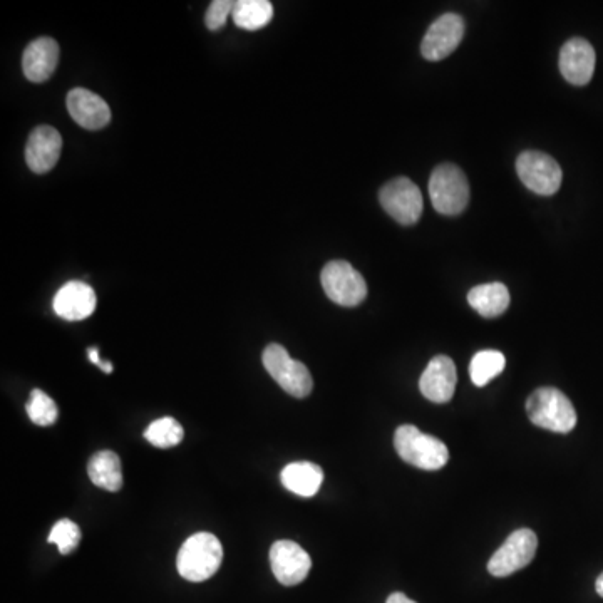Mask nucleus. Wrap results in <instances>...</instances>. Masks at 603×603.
<instances>
[{"label": "nucleus", "instance_id": "1", "mask_svg": "<svg viewBox=\"0 0 603 603\" xmlns=\"http://www.w3.org/2000/svg\"><path fill=\"white\" fill-rule=\"evenodd\" d=\"M223 547L217 536L201 531L181 545L176 567L188 582H205L222 567Z\"/></svg>", "mask_w": 603, "mask_h": 603}, {"label": "nucleus", "instance_id": "2", "mask_svg": "<svg viewBox=\"0 0 603 603\" xmlns=\"http://www.w3.org/2000/svg\"><path fill=\"white\" fill-rule=\"evenodd\" d=\"M531 423L552 433L567 434L577 426L572 401L557 387H540L526 401Z\"/></svg>", "mask_w": 603, "mask_h": 603}, {"label": "nucleus", "instance_id": "3", "mask_svg": "<svg viewBox=\"0 0 603 603\" xmlns=\"http://www.w3.org/2000/svg\"><path fill=\"white\" fill-rule=\"evenodd\" d=\"M394 446L402 461L419 469L436 471L448 463V446L434 436L421 433L413 424H402L397 428Z\"/></svg>", "mask_w": 603, "mask_h": 603}, {"label": "nucleus", "instance_id": "4", "mask_svg": "<svg viewBox=\"0 0 603 603\" xmlns=\"http://www.w3.org/2000/svg\"><path fill=\"white\" fill-rule=\"evenodd\" d=\"M429 196L441 215H459L468 207L469 185L461 168L451 163L439 165L429 180Z\"/></svg>", "mask_w": 603, "mask_h": 603}, {"label": "nucleus", "instance_id": "5", "mask_svg": "<svg viewBox=\"0 0 603 603\" xmlns=\"http://www.w3.org/2000/svg\"><path fill=\"white\" fill-rule=\"evenodd\" d=\"M262 361L268 374L290 396L304 399L314 389V381L307 366L292 359L287 349L280 344L267 346L263 351Z\"/></svg>", "mask_w": 603, "mask_h": 603}, {"label": "nucleus", "instance_id": "6", "mask_svg": "<svg viewBox=\"0 0 603 603\" xmlns=\"http://www.w3.org/2000/svg\"><path fill=\"white\" fill-rule=\"evenodd\" d=\"M320 282L325 295L342 307H356L367 297L366 280L344 260L327 263L320 274Z\"/></svg>", "mask_w": 603, "mask_h": 603}, {"label": "nucleus", "instance_id": "7", "mask_svg": "<svg viewBox=\"0 0 603 603\" xmlns=\"http://www.w3.org/2000/svg\"><path fill=\"white\" fill-rule=\"evenodd\" d=\"M516 173L523 185L536 195H555L562 186V168L542 151H523L516 160Z\"/></svg>", "mask_w": 603, "mask_h": 603}, {"label": "nucleus", "instance_id": "8", "mask_svg": "<svg viewBox=\"0 0 603 603\" xmlns=\"http://www.w3.org/2000/svg\"><path fill=\"white\" fill-rule=\"evenodd\" d=\"M379 201L389 217L401 225H414L423 215V195L409 178H394L379 191Z\"/></svg>", "mask_w": 603, "mask_h": 603}, {"label": "nucleus", "instance_id": "9", "mask_svg": "<svg viewBox=\"0 0 603 603\" xmlns=\"http://www.w3.org/2000/svg\"><path fill=\"white\" fill-rule=\"evenodd\" d=\"M538 538L528 528H521L511 533L500 550L490 558L488 570L493 577H510L521 568L528 567L536 555Z\"/></svg>", "mask_w": 603, "mask_h": 603}, {"label": "nucleus", "instance_id": "10", "mask_svg": "<svg viewBox=\"0 0 603 603\" xmlns=\"http://www.w3.org/2000/svg\"><path fill=\"white\" fill-rule=\"evenodd\" d=\"M270 565L275 578L282 585L294 587L307 578L312 568V560L309 553L297 543L280 540L270 548Z\"/></svg>", "mask_w": 603, "mask_h": 603}, {"label": "nucleus", "instance_id": "11", "mask_svg": "<svg viewBox=\"0 0 603 603\" xmlns=\"http://www.w3.org/2000/svg\"><path fill=\"white\" fill-rule=\"evenodd\" d=\"M463 37V17L458 14H444L429 27L421 42V52L428 61H443L444 57L456 51Z\"/></svg>", "mask_w": 603, "mask_h": 603}, {"label": "nucleus", "instance_id": "12", "mask_svg": "<svg viewBox=\"0 0 603 603\" xmlns=\"http://www.w3.org/2000/svg\"><path fill=\"white\" fill-rule=\"evenodd\" d=\"M595 49L582 37H573L560 52V71L563 78L573 86H585L590 83L595 71Z\"/></svg>", "mask_w": 603, "mask_h": 603}, {"label": "nucleus", "instance_id": "13", "mask_svg": "<svg viewBox=\"0 0 603 603\" xmlns=\"http://www.w3.org/2000/svg\"><path fill=\"white\" fill-rule=\"evenodd\" d=\"M62 138L52 126H37L29 136L26 146L27 166L34 173H47L56 166L61 156Z\"/></svg>", "mask_w": 603, "mask_h": 603}, {"label": "nucleus", "instance_id": "14", "mask_svg": "<svg viewBox=\"0 0 603 603\" xmlns=\"http://www.w3.org/2000/svg\"><path fill=\"white\" fill-rule=\"evenodd\" d=\"M456 381H458V374L454 362L448 356H436L424 369L419 381V389L429 401L444 404L453 399Z\"/></svg>", "mask_w": 603, "mask_h": 603}, {"label": "nucleus", "instance_id": "15", "mask_svg": "<svg viewBox=\"0 0 603 603\" xmlns=\"http://www.w3.org/2000/svg\"><path fill=\"white\" fill-rule=\"evenodd\" d=\"M67 109L71 118L84 129H101L111 121V109L101 96L84 88H74L67 94Z\"/></svg>", "mask_w": 603, "mask_h": 603}, {"label": "nucleus", "instance_id": "16", "mask_svg": "<svg viewBox=\"0 0 603 603\" xmlns=\"http://www.w3.org/2000/svg\"><path fill=\"white\" fill-rule=\"evenodd\" d=\"M54 310L59 317L71 322L88 319L96 310V294L84 282H69L54 297Z\"/></svg>", "mask_w": 603, "mask_h": 603}, {"label": "nucleus", "instance_id": "17", "mask_svg": "<svg viewBox=\"0 0 603 603\" xmlns=\"http://www.w3.org/2000/svg\"><path fill=\"white\" fill-rule=\"evenodd\" d=\"M59 46L51 37H39L31 42L22 56V69L32 83H44L56 71Z\"/></svg>", "mask_w": 603, "mask_h": 603}, {"label": "nucleus", "instance_id": "18", "mask_svg": "<svg viewBox=\"0 0 603 603\" xmlns=\"http://www.w3.org/2000/svg\"><path fill=\"white\" fill-rule=\"evenodd\" d=\"M280 480L282 485L295 495L310 498L317 495L324 481V471L317 464L300 461V463L287 464L280 475Z\"/></svg>", "mask_w": 603, "mask_h": 603}, {"label": "nucleus", "instance_id": "19", "mask_svg": "<svg viewBox=\"0 0 603 603\" xmlns=\"http://www.w3.org/2000/svg\"><path fill=\"white\" fill-rule=\"evenodd\" d=\"M88 475L94 485L111 493L123 488L121 459L114 451H98L94 454L93 458L89 459Z\"/></svg>", "mask_w": 603, "mask_h": 603}, {"label": "nucleus", "instance_id": "20", "mask_svg": "<svg viewBox=\"0 0 603 603\" xmlns=\"http://www.w3.org/2000/svg\"><path fill=\"white\" fill-rule=\"evenodd\" d=\"M468 302L478 314L486 319H493L505 314L510 305V292L506 289V285L500 282L478 285L475 289L469 290Z\"/></svg>", "mask_w": 603, "mask_h": 603}, {"label": "nucleus", "instance_id": "21", "mask_svg": "<svg viewBox=\"0 0 603 603\" xmlns=\"http://www.w3.org/2000/svg\"><path fill=\"white\" fill-rule=\"evenodd\" d=\"M274 17V7L268 0H238L233 7L232 19L243 31H258Z\"/></svg>", "mask_w": 603, "mask_h": 603}, {"label": "nucleus", "instance_id": "22", "mask_svg": "<svg viewBox=\"0 0 603 603\" xmlns=\"http://www.w3.org/2000/svg\"><path fill=\"white\" fill-rule=\"evenodd\" d=\"M506 359L500 351H481L469 364V376L478 387H483L505 371Z\"/></svg>", "mask_w": 603, "mask_h": 603}, {"label": "nucleus", "instance_id": "23", "mask_svg": "<svg viewBox=\"0 0 603 603\" xmlns=\"http://www.w3.org/2000/svg\"><path fill=\"white\" fill-rule=\"evenodd\" d=\"M183 428L181 424L173 418L156 419L148 426L145 431V438L148 443L156 448L168 449L175 448L183 441Z\"/></svg>", "mask_w": 603, "mask_h": 603}, {"label": "nucleus", "instance_id": "24", "mask_svg": "<svg viewBox=\"0 0 603 603\" xmlns=\"http://www.w3.org/2000/svg\"><path fill=\"white\" fill-rule=\"evenodd\" d=\"M27 414L32 423L37 426H52L57 421L59 409H57L56 402L52 401L46 392L34 389L27 402Z\"/></svg>", "mask_w": 603, "mask_h": 603}, {"label": "nucleus", "instance_id": "25", "mask_svg": "<svg viewBox=\"0 0 603 603\" xmlns=\"http://www.w3.org/2000/svg\"><path fill=\"white\" fill-rule=\"evenodd\" d=\"M47 540L57 545V550L62 555H69L78 548L79 542H81V530L74 521H57L56 525L52 526L51 535Z\"/></svg>", "mask_w": 603, "mask_h": 603}, {"label": "nucleus", "instance_id": "26", "mask_svg": "<svg viewBox=\"0 0 603 603\" xmlns=\"http://www.w3.org/2000/svg\"><path fill=\"white\" fill-rule=\"evenodd\" d=\"M233 7L235 2L232 0H215L210 4L207 11V17H205V24H207L210 31H220L227 24L228 16H232Z\"/></svg>", "mask_w": 603, "mask_h": 603}, {"label": "nucleus", "instance_id": "27", "mask_svg": "<svg viewBox=\"0 0 603 603\" xmlns=\"http://www.w3.org/2000/svg\"><path fill=\"white\" fill-rule=\"evenodd\" d=\"M88 357L89 361L93 362V364H96L101 371L106 372V374H111V372H113V366H111L109 362H104L103 359L99 357L98 347H89Z\"/></svg>", "mask_w": 603, "mask_h": 603}, {"label": "nucleus", "instance_id": "28", "mask_svg": "<svg viewBox=\"0 0 603 603\" xmlns=\"http://www.w3.org/2000/svg\"><path fill=\"white\" fill-rule=\"evenodd\" d=\"M386 603H416L414 600L408 597V595H404V593L396 592L389 595Z\"/></svg>", "mask_w": 603, "mask_h": 603}, {"label": "nucleus", "instance_id": "29", "mask_svg": "<svg viewBox=\"0 0 603 603\" xmlns=\"http://www.w3.org/2000/svg\"><path fill=\"white\" fill-rule=\"evenodd\" d=\"M595 590H597L598 595L603 598V573L600 577L597 578V583H595Z\"/></svg>", "mask_w": 603, "mask_h": 603}]
</instances>
